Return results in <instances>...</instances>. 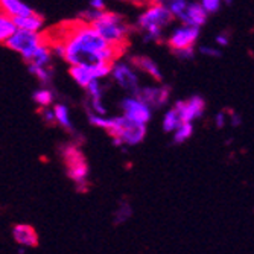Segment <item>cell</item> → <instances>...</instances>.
<instances>
[{"label":"cell","mask_w":254,"mask_h":254,"mask_svg":"<svg viewBox=\"0 0 254 254\" xmlns=\"http://www.w3.org/2000/svg\"><path fill=\"white\" fill-rule=\"evenodd\" d=\"M63 32L60 37H51L44 32L46 37L55 38L64 46V60L72 65L91 67L99 63H111L118 60L124 49L108 44L93 28L87 23L76 20L70 23H63Z\"/></svg>","instance_id":"1"},{"label":"cell","mask_w":254,"mask_h":254,"mask_svg":"<svg viewBox=\"0 0 254 254\" xmlns=\"http://www.w3.org/2000/svg\"><path fill=\"white\" fill-rule=\"evenodd\" d=\"M88 26L93 28L108 44L125 49L129 28L122 15L111 11H102L99 12L98 18Z\"/></svg>","instance_id":"2"},{"label":"cell","mask_w":254,"mask_h":254,"mask_svg":"<svg viewBox=\"0 0 254 254\" xmlns=\"http://www.w3.org/2000/svg\"><path fill=\"white\" fill-rule=\"evenodd\" d=\"M172 21H174V17L168 11L166 5L157 2V3H151L148 9L138 17L137 26L145 31L146 41H160L163 28L171 25Z\"/></svg>","instance_id":"3"},{"label":"cell","mask_w":254,"mask_h":254,"mask_svg":"<svg viewBox=\"0 0 254 254\" xmlns=\"http://www.w3.org/2000/svg\"><path fill=\"white\" fill-rule=\"evenodd\" d=\"M113 138H119L125 145H137L140 143L146 135V125H140L131 122L125 116L108 119V125L105 129Z\"/></svg>","instance_id":"4"},{"label":"cell","mask_w":254,"mask_h":254,"mask_svg":"<svg viewBox=\"0 0 254 254\" xmlns=\"http://www.w3.org/2000/svg\"><path fill=\"white\" fill-rule=\"evenodd\" d=\"M43 44H46L43 34L38 32H25V31H17L6 43L5 46L11 51L18 52L23 60L29 63L35 52L41 48Z\"/></svg>","instance_id":"5"},{"label":"cell","mask_w":254,"mask_h":254,"mask_svg":"<svg viewBox=\"0 0 254 254\" xmlns=\"http://www.w3.org/2000/svg\"><path fill=\"white\" fill-rule=\"evenodd\" d=\"M204 108H205L204 99L198 95L192 96L188 101H178L175 102V107H174L181 124H192L193 119L201 118Z\"/></svg>","instance_id":"6"},{"label":"cell","mask_w":254,"mask_h":254,"mask_svg":"<svg viewBox=\"0 0 254 254\" xmlns=\"http://www.w3.org/2000/svg\"><path fill=\"white\" fill-rule=\"evenodd\" d=\"M198 37H199V28L181 25L180 28L174 29V32L171 34V37L168 40V46L172 49V52L193 48V44L198 40Z\"/></svg>","instance_id":"7"},{"label":"cell","mask_w":254,"mask_h":254,"mask_svg":"<svg viewBox=\"0 0 254 254\" xmlns=\"http://www.w3.org/2000/svg\"><path fill=\"white\" fill-rule=\"evenodd\" d=\"M121 105L124 110V116L131 122L146 125L151 121V108L137 98H125Z\"/></svg>","instance_id":"8"},{"label":"cell","mask_w":254,"mask_h":254,"mask_svg":"<svg viewBox=\"0 0 254 254\" xmlns=\"http://www.w3.org/2000/svg\"><path fill=\"white\" fill-rule=\"evenodd\" d=\"M113 78L124 90H127L131 95H137L138 88V78L137 73L132 70V67L128 64H114L113 65Z\"/></svg>","instance_id":"9"},{"label":"cell","mask_w":254,"mask_h":254,"mask_svg":"<svg viewBox=\"0 0 254 254\" xmlns=\"http://www.w3.org/2000/svg\"><path fill=\"white\" fill-rule=\"evenodd\" d=\"M171 96V88L163 85V87H146V88H140L137 91L135 98L138 101H142L143 104H146L149 108L151 107H161L165 105L169 101Z\"/></svg>","instance_id":"10"},{"label":"cell","mask_w":254,"mask_h":254,"mask_svg":"<svg viewBox=\"0 0 254 254\" xmlns=\"http://www.w3.org/2000/svg\"><path fill=\"white\" fill-rule=\"evenodd\" d=\"M207 15L204 9L201 8L199 2H188V6L184 9L183 15L178 18L184 26H193V28H201L207 21Z\"/></svg>","instance_id":"11"},{"label":"cell","mask_w":254,"mask_h":254,"mask_svg":"<svg viewBox=\"0 0 254 254\" xmlns=\"http://www.w3.org/2000/svg\"><path fill=\"white\" fill-rule=\"evenodd\" d=\"M34 12L35 11L29 5L20 2V0H0V14L6 15L8 18L28 17Z\"/></svg>","instance_id":"12"},{"label":"cell","mask_w":254,"mask_h":254,"mask_svg":"<svg viewBox=\"0 0 254 254\" xmlns=\"http://www.w3.org/2000/svg\"><path fill=\"white\" fill-rule=\"evenodd\" d=\"M12 236L18 245L23 247H37L38 245V235L34 227L28 224H17L12 228Z\"/></svg>","instance_id":"13"},{"label":"cell","mask_w":254,"mask_h":254,"mask_svg":"<svg viewBox=\"0 0 254 254\" xmlns=\"http://www.w3.org/2000/svg\"><path fill=\"white\" fill-rule=\"evenodd\" d=\"M131 65L138 68V70H143L145 73H148L157 82L163 81L161 70L158 68V65L155 64V61H152L149 57H132L131 58Z\"/></svg>","instance_id":"14"},{"label":"cell","mask_w":254,"mask_h":254,"mask_svg":"<svg viewBox=\"0 0 254 254\" xmlns=\"http://www.w3.org/2000/svg\"><path fill=\"white\" fill-rule=\"evenodd\" d=\"M12 25L17 31H25V32H38L43 28V17L37 12L28 17H14L11 18Z\"/></svg>","instance_id":"15"},{"label":"cell","mask_w":254,"mask_h":254,"mask_svg":"<svg viewBox=\"0 0 254 254\" xmlns=\"http://www.w3.org/2000/svg\"><path fill=\"white\" fill-rule=\"evenodd\" d=\"M68 73H70V76L73 78V81L81 85V87H87L91 81H93V76L90 75V72L87 70L85 67H78V65H72L70 68H68Z\"/></svg>","instance_id":"16"},{"label":"cell","mask_w":254,"mask_h":254,"mask_svg":"<svg viewBox=\"0 0 254 254\" xmlns=\"http://www.w3.org/2000/svg\"><path fill=\"white\" fill-rule=\"evenodd\" d=\"M54 114H55V122H58L65 131H68V132L73 131V127H72V122H70V116H68V108L65 105H63V104L55 105Z\"/></svg>","instance_id":"17"},{"label":"cell","mask_w":254,"mask_h":254,"mask_svg":"<svg viewBox=\"0 0 254 254\" xmlns=\"http://www.w3.org/2000/svg\"><path fill=\"white\" fill-rule=\"evenodd\" d=\"M64 161H65V165L67 166H72V165H76V163H82V161H85L82 152L78 149L76 145H67L64 148Z\"/></svg>","instance_id":"18"},{"label":"cell","mask_w":254,"mask_h":254,"mask_svg":"<svg viewBox=\"0 0 254 254\" xmlns=\"http://www.w3.org/2000/svg\"><path fill=\"white\" fill-rule=\"evenodd\" d=\"M15 32H17V29L12 25L11 18H8L3 14H0V43L5 44Z\"/></svg>","instance_id":"19"},{"label":"cell","mask_w":254,"mask_h":254,"mask_svg":"<svg viewBox=\"0 0 254 254\" xmlns=\"http://www.w3.org/2000/svg\"><path fill=\"white\" fill-rule=\"evenodd\" d=\"M28 68H29V72L32 75H35L38 78V81L41 84H44V85L51 84L52 76H54V72H52L51 67H32V65H28Z\"/></svg>","instance_id":"20"},{"label":"cell","mask_w":254,"mask_h":254,"mask_svg":"<svg viewBox=\"0 0 254 254\" xmlns=\"http://www.w3.org/2000/svg\"><path fill=\"white\" fill-rule=\"evenodd\" d=\"M32 98H34V101H35L41 108H48V107L52 104V101H54L52 91L48 90V88H40V90H37Z\"/></svg>","instance_id":"21"},{"label":"cell","mask_w":254,"mask_h":254,"mask_svg":"<svg viewBox=\"0 0 254 254\" xmlns=\"http://www.w3.org/2000/svg\"><path fill=\"white\" fill-rule=\"evenodd\" d=\"M193 132V127L192 124H181L177 129H175V134H174V143L180 145L183 142H186L188 138L192 135Z\"/></svg>","instance_id":"22"},{"label":"cell","mask_w":254,"mask_h":254,"mask_svg":"<svg viewBox=\"0 0 254 254\" xmlns=\"http://www.w3.org/2000/svg\"><path fill=\"white\" fill-rule=\"evenodd\" d=\"M180 125H181V122H180V119H178L177 111H175L174 108L169 110V111L165 114V119H163V129H165L166 132H171V131H175Z\"/></svg>","instance_id":"23"},{"label":"cell","mask_w":254,"mask_h":254,"mask_svg":"<svg viewBox=\"0 0 254 254\" xmlns=\"http://www.w3.org/2000/svg\"><path fill=\"white\" fill-rule=\"evenodd\" d=\"M168 11L172 14L174 18H180L184 12V9H186L188 6V2L186 0H174V2H169V3H165Z\"/></svg>","instance_id":"24"},{"label":"cell","mask_w":254,"mask_h":254,"mask_svg":"<svg viewBox=\"0 0 254 254\" xmlns=\"http://www.w3.org/2000/svg\"><path fill=\"white\" fill-rule=\"evenodd\" d=\"M201 8L204 9V12L209 15V14H215L221 9V2L219 0H202V2H199Z\"/></svg>","instance_id":"25"},{"label":"cell","mask_w":254,"mask_h":254,"mask_svg":"<svg viewBox=\"0 0 254 254\" xmlns=\"http://www.w3.org/2000/svg\"><path fill=\"white\" fill-rule=\"evenodd\" d=\"M85 90L88 91V95H90V99H101L102 98V88H101V84L98 79H93L91 81Z\"/></svg>","instance_id":"26"},{"label":"cell","mask_w":254,"mask_h":254,"mask_svg":"<svg viewBox=\"0 0 254 254\" xmlns=\"http://www.w3.org/2000/svg\"><path fill=\"white\" fill-rule=\"evenodd\" d=\"M131 216V209L128 204H122L119 207V210L116 212V222H124Z\"/></svg>","instance_id":"27"},{"label":"cell","mask_w":254,"mask_h":254,"mask_svg":"<svg viewBox=\"0 0 254 254\" xmlns=\"http://www.w3.org/2000/svg\"><path fill=\"white\" fill-rule=\"evenodd\" d=\"M199 52L205 57H213V58H221L222 57V52L216 48H210V46H201L199 48Z\"/></svg>","instance_id":"28"},{"label":"cell","mask_w":254,"mask_h":254,"mask_svg":"<svg viewBox=\"0 0 254 254\" xmlns=\"http://www.w3.org/2000/svg\"><path fill=\"white\" fill-rule=\"evenodd\" d=\"M40 113H41L43 119H44L46 122H48L49 125L57 124V122H55V114H54V110H52V108H41Z\"/></svg>","instance_id":"29"},{"label":"cell","mask_w":254,"mask_h":254,"mask_svg":"<svg viewBox=\"0 0 254 254\" xmlns=\"http://www.w3.org/2000/svg\"><path fill=\"white\" fill-rule=\"evenodd\" d=\"M177 57H180L181 60H192L195 57V48H188V49H181V51H175L174 52Z\"/></svg>","instance_id":"30"},{"label":"cell","mask_w":254,"mask_h":254,"mask_svg":"<svg viewBox=\"0 0 254 254\" xmlns=\"http://www.w3.org/2000/svg\"><path fill=\"white\" fill-rule=\"evenodd\" d=\"M90 9L93 11H105V3L102 0H91L90 2Z\"/></svg>","instance_id":"31"},{"label":"cell","mask_w":254,"mask_h":254,"mask_svg":"<svg viewBox=\"0 0 254 254\" xmlns=\"http://www.w3.org/2000/svg\"><path fill=\"white\" fill-rule=\"evenodd\" d=\"M228 43H230V37H228L227 32H221V34L216 37V44H218V46H228Z\"/></svg>","instance_id":"32"},{"label":"cell","mask_w":254,"mask_h":254,"mask_svg":"<svg viewBox=\"0 0 254 254\" xmlns=\"http://www.w3.org/2000/svg\"><path fill=\"white\" fill-rule=\"evenodd\" d=\"M215 124L218 128H222L225 125V114L224 113H218L216 116H215Z\"/></svg>","instance_id":"33"},{"label":"cell","mask_w":254,"mask_h":254,"mask_svg":"<svg viewBox=\"0 0 254 254\" xmlns=\"http://www.w3.org/2000/svg\"><path fill=\"white\" fill-rule=\"evenodd\" d=\"M241 124H242V119H241L239 114L232 113V125H233V127H239Z\"/></svg>","instance_id":"34"}]
</instances>
